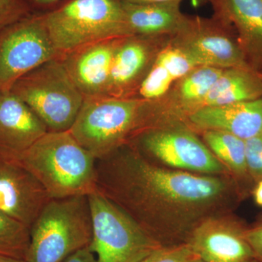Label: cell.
<instances>
[{
    "mask_svg": "<svg viewBox=\"0 0 262 262\" xmlns=\"http://www.w3.org/2000/svg\"><path fill=\"white\" fill-rule=\"evenodd\" d=\"M96 170L98 192L163 248L189 244L202 222L234 213L251 194L232 176L167 168L129 143L96 160Z\"/></svg>",
    "mask_w": 262,
    "mask_h": 262,
    "instance_id": "cell-1",
    "label": "cell"
},
{
    "mask_svg": "<svg viewBox=\"0 0 262 262\" xmlns=\"http://www.w3.org/2000/svg\"><path fill=\"white\" fill-rule=\"evenodd\" d=\"M14 163L30 172L51 199L98 192L96 160L70 131H48Z\"/></svg>",
    "mask_w": 262,
    "mask_h": 262,
    "instance_id": "cell-2",
    "label": "cell"
},
{
    "mask_svg": "<svg viewBox=\"0 0 262 262\" xmlns=\"http://www.w3.org/2000/svg\"><path fill=\"white\" fill-rule=\"evenodd\" d=\"M42 15L59 58L91 43L134 36L122 0H65Z\"/></svg>",
    "mask_w": 262,
    "mask_h": 262,
    "instance_id": "cell-3",
    "label": "cell"
},
{
    "mask_svg": "<svg viewBox=\"0 0 262 262\" xmlns=\"http://www.w3.org/2000/svg\"><path fill=\"white\" fill-rule=\"evenodd\" d=\"M93 227L88 196L51 199L31 227L25 262H62L89 247Z\"/></svg>",
    "mask_w": 262,
    "mask_h": 262,
    "instance_id": "cell-4",
    "label": "cell"
},
{
    "mask_svg": "<svg viewBox=\"0 0 262 262\" xmlns=\"http://www.w3.org/2000/svg\"><path fill=\"white\" fill-rule=\"evenodd\" d=\"M145 103L139 98H84L69 131L95 159H101L141 130Z\"/></svg>",
    "mask_w": 262,
    "mask_h": 262,
    "instance_id": "cell-5",
    "label": "cell"
},
{
    "mask_svg": "<svg viewBox=\"0 0 262 262\" xmlns=\"http://www.w3.org/2000/svg\"><path fill=\"white\" fill-rule=\"evenodd\" d=\"M10 91L51 132L70 130L84 100L60 58L46 62L26 74Z\"/></svg>",
    "mask_w": 262,
    "mask_h": 262,
    "instance_id": "cell-6",
    "label": "cell"
},
{
    "mask_svg": "<svg viewBox=\"0 0 262 262\" xmlns=\"http://www.w3.org/2000/svg\"><path fill=\"white\" fill-rule=\"evenodd\" d=\"M89 198L97 262H139L162 247L113 201L96 192Z\"/></svg>",
    "mask_w": 262,
    "mask_h": 262,
    "instance_id": "cell-7",
    "label": "cell"
},
{
    "mask_svg": "<svg viewBox=\"0 0 262 262\" xmlns=\"http://www.w3.org/2000/svg\"><path fill=\"white\" fill-rule=\"evenodd\" d=\"M128 143L147 159L167 168L207 175H231L199 134L186 125L142 130Z\"/></svg>",
    "mask_w": 262,
    "mask_h": 262,
    "instance_id": "cell-8",
    "label": "cell"
},
{
    "mask_svg": "<svg viewBox=\"0 0 262 262\" xmlns=\"http://www.w3.org/2000/svg\"><path fill=\"white\" fill-rule=\"evenodd\" d=\"M59 58L42 14L33 13L0 31V91L26 74Z\"/></svg>",
    "mask_w": 262,
    "mask_h": 262,
    "instance_id": "cell-9",
    "label": "cell"
},
{
    "mask_svg": "<svg viewBox=\"0 0 262 262\" xmlns=\"http://www.w3.org/2000/svg\"><path fill=\"white\" fill-rule=\"evenodd\" d=\"M232 27L214 16H189L171 42L198 66L220 69L250 67Z\"/></svg>",
    "mask_w": 262,
    "mask_h": 262,
    "instance_id": "cell-10",
    "label": "cell"
},
{
    "mask_svg": "<svg viewBox=\"0 0 262 262\" xmlns=\"http://www.w3.org/2000/svg\"><path fill=\"white\" fill-rule=\"evenodd\" d=\"M223 70L209 66L196 67L176 82L163 97L146 101L139 132L156 127L184 125L187 117L200 110L203 99Z\"/></svg>",
    "mask_w": 262,
    "mask_h": 262,
    "instance_id": "cell-11",
    "label": "cell"
},
{
    "mask_svg": "<svg viewBox=\"0 0 262 262\" xmlns=\"http://www.w3.org/2000/svg\"><path fill=\"white\" fill-rule=\"evenodd\" d=\"M171 38L137 35L122 38L114 56L106 97L136 98L158 53Z\"/></svg>",
    "mask_w": 262,
    "mask_h": 262,
    "instance_id": "cell-12",
    "label": "cell"
},
{
    "mask_svg": "<svg viewBox=\"0 0 262 262\" xmlns=\"http://www.w3.org/2000/svg\"><path fill=\"white\" fill-rule=\"evenodd\" d=\"M247 228L234 213L215 215L196 227L188 245L206 262H251L255 258Z\"/></svg>",
    "mask_w": 262,
    "mask_h": 262,
    "instance_id": "cell-13",
    "label": "cell"
},
{
    "mask_svg": "<svg viewBox=\"0 0 262 262\" xmlns=\"http://www.w3.org/2000/svg\"><path fill=\"white\" fill-rule=\"evenodd\" d=\"M51 200L27 169L14 162L0 160V211L31 228Z\"/></svg>",
    "mask_w": 262,
    "mask_h": 262,
    "instance_id": "cell-14",
    "label": "cell"
},
{
    "mask_svg": "<svg viewBox=\"0 0 262 262\" xmlns=\"http://www.w3.org/2000/svg\"><path fill=\"white\" fill-rule=\"evenodd\" d=\"M122 39L91 43L58 58L84 98L106 97L114 56Z\"/></svg>",
    "mask_w": 262,
    "mask_h": 262,
    "instance_id": "cell-15",
    "label": "cell"
},
{
    "mask_svg": "<svg viewBox=\"0 0 262 262\" xmlns=\"http://www.w3.org/2000/svg\"><path fill=\"white\" fill-rule=\"evenodd\" d=\"M47 132L23 101L10 90L0 91V160L16 161Z\"/></svg>",
    "mask_w": 262,
    "mask_h": 262,
    "instance_id": "cell-16",
    "label": "cell"
},
{
    "mask_svg": "<svg viewBox=\"0 0 262 262\" xmlns=\"http://www.w3.org/2000/svg\"><path fill=\"white\" fill-rule=\"evenodd\" d=\"M215 18L232 27L250 67L262 72V0H206Z\"/></svg>",
    "mask_w": 262,
    "mask_h": 262,
    "instance_id": "cell-17",
    "label": "cell"
},
{
    "mask_svg": "<svg viewBox=\"0 0 262 262\" xmlns=\"http://www.w3.org/2000/svg\"><path fill=\"white\" fill-rule=\"evenodd\" d=\"M184 125L196 133L224 131L248 140L262 134V97L252 101L202 108L189 115Z\"/></svg>",
    "mask_w": 262,
    "mask_h": 262,
    "instance_id": "cell-18",
    "label": "cell"
},
{
    "mask_svg": "<svg viewBox=\"0 0 262 262\" xmlns=\"http://www.w3.org/2000/svg\"><path fill=\"white\" fill-rule=\"evenodd\" d=\"M196 67L199 66L170 39L158 53L136 98L149 101L159 99Z\"/></svg>",
    "mask_w": 262,
    "mask_h": 262,
    "instance_id": "cell-19",
    "label": "cell"
},
{
    "mask_svg": "<svg viewBox=\"0 0 262 262\" xmlns=\"http://www.w3.org/2000/svg\"><path fill=\"white\" fill-rule=\"evenodd\" d=\"M122 3L132 35L173 37L187 20V15L182 13L179 3L136 5Z\"/></svg>",
    "mask_w": 262,
    "mask_h": 262,
    "instance_id": "cell-20",
    "label": "cell"
},
{
    "mask_svg": "<svg viewBox=\"0 0 262 262\" xmlns=\"http://www.w3.org/2000/svg\"><path fill=\"white\" fill-rule=\"evenodd\" d=\"M261 97L262 79L259 72L250 67L225 69L203 99L200 110Z\"/></svg>",
    "mask_w": 262,
    "mask_h": 262,
    "instance_id": "cell-21",
    "label": "cell"
},
{
    "mask_svg": "<svg viewBox=\"0 0 262 262\" xmlns=\"http://www.w3.org/2000/svg\"><path fill=\"white\" fill-rule=\"evenodd\" d=\"M202 140L231 175L252 194L255 184L248 174L246 141L224 131L208 130L198 133Z\"/></svg>",
    "mask_w": 262,
    "mask_h": 262,
    "instance_id": "cell-22",
    "label": "cell"
},
{
    "mask_svg": "<svg viewBox=\"0 0 262 262\" xmlns=\"http://www.w3.org/2000/svg\"><path fill=\"white\" fill-rule=\"evenodd\" d=\"M30 241L31 228L0 211V254L25 261Z\"/></svg>",
    "mask_w": 262,
    "mask_h": 262,
    "instance_id": "cell-23",
    "label": "cell"
},
{
    "mask_svg": "<svg viewBox=\"0 0 262 262\" xmlns=\"http://www.w3.org/2000/svg\"><path fill=\"white\" fill-rule=\"evenodd\" d=\"M33 13L28 0H0V31Z\"/></svg>",
    "mask_w": 262,
    "mask_h": 262,
    "instance_id": "cell-24",
    "label": "cell"
},
{
    "mask_svg": "<svg viewBox=\"0 0 262 262\" xmlns=\"http://www.w3.org/2000/svg\"><path fill=\"white\" fill-rule=\"evenodd\" d=\"M199 259L189 245L160 248L139 262H196Z\"/></svg>",
    "mask_w": 262,
    "mask_h": 262,
    "instance_id": "cell-25",
    "label": "cell"
},
{
    "mask_svg": "<svg viewBox=\"0 0 262 262\" xmlns=\"http://www.w3.org/2000/svg\"><path fill=\"white\" fill-rule=\"evenodd\" d=\"M248 174L255 184L262 179V134L246 141Z\"/></svg>",
    "mask_w": 262,
    "mask_h": 262,
    "instance_id": "cell-26",
    "label": "cell"
},
{
    "mask_svg": "<svg viewBox=\"0 0 262 262\" xmlns=\"http://www.w3.org/2000/svg\"><path fill=\"white\" fill-rule=\"evenodd\" d=\"M246 237L252 248L255 260L262 262V222L246 229Z\"/></svg>",
    "mask_w": 262,
    "mask_h": 262,
    "instance_id": "cell-27",
    "label": "cell"
},
{
    "mask_svg": "<svg viewBox=\"0 0 262 262\" xmlns=\"http://www.w3.org/2000/svg\"><path fill=\"white\" fill-rule=\"evenodd\" d=\"M62 262H97V259L89 246L72 253Z\"/></svg>",
    "mask_w": 262,
    "mask_h": 262,
    "instance_id": "cell-28",
    "label": "cell"
},
{
    "mask_svg": "<svg viewBox=\"0 0 262 262\" xmlns=\"http://www.w3.org/2000/svg\"><path fill=\"white\" fill-rule=\"evenodd\" d=\"M63 0H28L31 8L34 12L36 9H46V8H52L56 7L58 3H61ZM35 13V12H34Z\"/></svg>",
    "mask_w": 262,
    "mask_h": 262,
    "instance_id": "cell-29",
    "label": "cell"
},
{
    "mask_svg": "<svg viewBox=\"0 0 262 262\" xmlns=\"http://www.w3.org/2000/svg\"><path fill=\"white\" fill-rule=\"evenodd\" d=\"M124 3L136 5L166 4V3H179L183 0H122Z\"/></svg>",
    "mask_w": 262,
    "mask_h": 262,
    "instance_id": "cell-30",
    "label": "cell"
},
{
    "mask_svg": "<svg viewBox=\"0 0 262 262\" xmlns=\"http://www.w3.org/2000/svg\"><path fill=\"white\" fill-rule=\"evenodd\" d=\"M252 194L256 204L258 206H262V179L255 184Z\"/></svg>",
    "mask_w": 262,
    "mask_h": 262,
    "instance_id": "cell-31",
    "label": "cell"
},
{
    "mask_svg": "<svg viewBox=\"0 0 262 262\" xmlns=\"http://www.w3.org/2000/svg\"><path fill=\"white\" fill-rule=\"evenodd\" d=\"M0 262H25L23 260L15 259V258L8 257L0 254Z\"/></svg>",
    "mask_w": 262,
    "mask_h": 262,
    "instance_id": "cell-32",
    "label": "cell"
},
{
    "mask_svg": "<svg viewBox=\"0 0 262 262\" xmlns=\"http://www.w3.org/2000/svg\"><path fill=\"white\" fill-rule=\"evenodd\" d=\"M193 3L196 5L203 4V3H207L206 0H192Z\"/></svg>",
    "mask_w": 262,
    "mask_h": 262,
    "instance_id": "cell-33",
    "label": "cell"
},
{
    "mask_svg": "<svg viewBox=\"0 0 262 262\" xmlns=\"http://www.w3.org/2000/svg\"><path fill=\"white\" fill-rule=\"evenodd\" d=\"M196 262H206V261H203V260H201V259H198V261H196Z\"/></svg>",
    "mask_w": 262,
    "mask_h": 262,
    "instance_id": "cell-34",
    "label": "cell"
},
{
    "mask_svg": "<svg viewBox=\"0 0 262 262\" xmlns=\"http://www.w3.org/2000/svg\"><path fill=\"white\" fill-rule=\"evenodd\" d=\"M251 262H258V261H256V260L254 259V260H253V261Z\"/></svg>",
    "mask_w": 262,
    "mask_h": 262,
    "instance_id": "cell-35",
    "label": "cell"
},
{
    "mask_svg": "<svg viewBox=\"0 0 262 262\" xmlns=\"http://www.w3.org/2000/svg\"><path fill=\"white\" fill-rule=\"evenodd\" d=\"M260 73V75H261V79H262V72H259Z\"/></svg>",
    "mask_w": 262,
    "mask_h": 262,
    "instance_id": "cell-36",
    "label": "cell"
}]
</instances>
